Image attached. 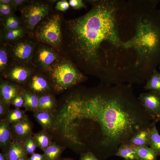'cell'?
<instances>
[{
    "label": "cell",
    "mask_w": 160,
    "mask_h": 160,
    "mask_svg": "<svg viewBox=\"0 0 160 160\" xmlns=\"http://www.w3.org/2000/svg\"><path fill=\"white\" fill-rule=\"evenodd\" d=\"M116 11L113 1H96L84 15L69 20L68 45L72 53L86 63L100 66L103 43L116 45L118 42Z\"/></svg>",
    "instance_id": "cell-1"
},
{
    "label": "cell",
    "mask_w": 160,
    "mask_h": 160,
    "mask_svg": "<svg viewBox=\"0 0 160 160\" xmlns=\"http://www.w3.org/2000/svg\"><path fill=\"white\" fill-rule=\"evenodd\" d=\"M157 120L160 121V113L156 118Z\"/></svg>",
    "instance_id": "cell-41"
},
{
    "label": "cell",
    "mask_w": 160,
    "mask_h": 160,
    "mask_svg": "<svg viewBox=\"0 0 160 160\" xmlns=\"http://www.w3.org/2000/svg\"><path fill=\"white\" fill-rule=\"evenodd\" d=\"M6 26L10 29L17 28L19 25L17 20L13 16L8 17L6 21Z\"/></svg>",
    "instance_id": "cell-29"
},
{
    "label": "cell",
    "mask_w": 160,
    "mask_h": 160,
    "mask_svg": "<svg viewBox=\"0 0 160 160\" xmlns=\"http://www.w3.org/2000/svg\"><path fill=\"white\" fill-rule=\"evenodd\" d=\"M25 151L27 155H31L35 153L37 145L33 136L28 139L24 143Z\"/></svg>",
    "instance_id": "cell-26"
},
{
    "label": "cell",
    "mask_w": 160,
    "mask_h": 160,
    "mask_svg": "<svg viewBox=\"0 0 160 160\" xmlns=\"http://www.w3.org/2000/svg\"><path fill=\"white\" fill-rule=\"evenodd\" d=\"M63 148L52 142L44 152L45 160H59Z\"/></svg>",
    "instance_id": "cell-18"
},
{
    "label": "cell",
    "mask_w": 160,
    "mask_h": 160,
    "mask_svg": "<svg viewBox=\"0 0 160 160\" xmlns=\"http://www.w3.org/2000/svg\"><path fill=\"white\" fill-rule=\"evenodd\" d=\"M27 156H25L17 160H28Z\"/></svg>",
    "instance_id": "cell-40"
},
{
    "label": "cell",
    "mask_w": 160,
    "mask_h": 160,
    "mask_svg": "<svg viewBox=\"0 0 160 160\" xmlns=\"http://www.w3.org/2000/svg\"><path fill=\"white\" fill-rule=\"evenodd\" d=\"M0 11L2 14L5 15H8L10 12V8L8 4H0Z\"/></svg>",
    "instance_id": "cell-35"
},
{
    "label": "cell",
    "mask_w": 160,
    "mask_h": 160,
    "mask_svg": "<svg viewBox=\"0 0 160 160\" xmlns=\"http://www.w3.org/2000/svg\"><path fill=\"white\" fill-rule=\"evenodd\" d=\"M59 160H73L71 159L68 158H63L61 159H59Z\"/></svg>",
    "instance_id": "cell-42"
},
{
    "label": "cell",
    "mask_w": 160,
    "mask_h": 160,
    "mask_svg": "<svg viewBox=\"0 0 160 160\" xmlns=\"http://www.w3.org/2000/svg\"><path fill=\"white\" fill-rule=\"evenodd\" d=\"M34 116L43 129L49 131L56 129L55 117L52 113L36 111L34 112Z\"/></svg>",
    "instance_id": "cell-9"
},
{
    "label": "cell",
    "mask_w": 160,
    "mask_h": 160,
    "mask_svg": "<svg viewBox=\"0 0 160 160\" xmlns=\"http://www.w3.org/2000/svg\"><path fill=\"white\" fill-rule=\"evenodd\" d=\"M38 98L39 105L37 111L52 113L55 106V102L52 97L49 95H46Z\"/></svg>",
    "instance_id": "cell-20"
},
{
    "label": "cell",
    "mask_w": 160,
    "mask_h": 160,
    "mask_svg": "<svg viewBox=\"0 0 160 160\" xmlns=\"http://www.w3.org/2000/svg\"><path fill=\"white\" fill-rule=\"evenodd\" d=\"M13 142L10 124L5 119L0 121V148L4 153Z\"/></svg>",
    "instance_id": "cell-8"
},
{
    "label": "cell",
    "mask_w": 160,
    "mask_h": 160,
    "mask_svg": "<svg viewBox=\"0 0 160 160\" xmlns=\"http://www.w3.org/2000/svg\"><path fill=\"white\" fill-rule=\"evenodd\" d=\"M33 137L37 147L43 151L52 143L50 137L47 131L44 129L33 134Z\"/></svg>",
    "instance_id": "cell-16"
},
{
    "label": "cell",
    "mask_w": 160,
    "mask_h": 160,
    "mask_svg": "<svg viewBox=\"0 0 160 160\" xmlns=\"http://www.w3.org/2000/svg\"><path fill=\"white\" fill-rule=\"evenodd\" d=\"M7 62V57L5 50L1 49L0 50V70H3L6 68Z\"/></svg>",
    "instance_id": "cell-28"
},
{
    "label": "cell",
    "mask_w": 160,
    "mask_h": 160,
    "mask_svg": "<svg viewBox=\"0 0 160 160\" xmlns=\"http://www.w3.org/2000/svg\"><path fill=\"white\" fill-rule=\"evenodd\" d=\"M149 134V144L150 148L160 155V135L155 125L148 129Z\"/></svg>",
    "instance_id": "cell-21"
},
{
    "label": "cell",
    "mask_w": 160,
    "mask_h": 160,
    "mask_svg": "<svg viewBox=\"0 0 160 160\" xmlns=\"http://www.w3.org/2000/svg\"><path fill=\"white\" fill-rule=\"evenodd\" d=\"M68 2L70 5L74 9H78L85 7L84 3L81 0H69Z\"/></svg>",
    "instance_id": "cell-31"
},
{
    "label": "cell",
    "mask_w": 160,
    "mask_h": 160,
    "mask_svg": "<svg viewBox=\"0 0 160 160\" xmlns=\"http://www.w3.org/2000/svg\"><path fill=\"white\" fill-rule=\"evenodd\" d=\"M24 143L13 141L7 151L4 153L8 160H17L27 155Z\"/></svg>",
    "instance_id": "cell-12"
},
{
    "label": "cell",
    "mask_w": 160,
    "mask_h": 160,
    "mask_svg": "<svg viewBox=\"0 0 160 160\" xmlns=\"http://www.w3.org/2000/svg\"><path fill=\"white\" fill-rule=\"evenodd\" d=\"M115 155L126 160H140L131 144H123L119 148Z\"/></svg>",
    "instance_id": "cell-17"
},
{
    "label": "cell",
    "mask_w": 160,
    "mask_h": 160,
    "mask_svg": "<svg viewBox=\"0 0 160 160\" xmlns=\"http://www.w3.org/2000/svg\"><path fill=\"white\" fill-rule=\"evenodd\" d=\"M138 99L147 113L156 118L160 113V93L151 90L140 94Z\"/></svg>",
    "instance_id": "cell-7"
},
{
    "label": "cell",
    "mask_w": 160,
    "mask_h": 160,
    "mask_svg": "<svg viewBox=\"0 0 160 160\" xmlns=\"http://www.w3.org/2000/svg\"><path fill=\"white\" fill-rule=\"evenodd\" d=\"M145 88L146 90L160 93V73L156 70H154Z\"/></svg>",
    "instance_id": "cell-24"
},
{
    "label": "cell",
    "mask_w": 160,
    "mask_h": 160,
    "mask_svg": "<svg viewBox=\"0 0 160 160\" xmlns=\"http://www.w3.org/2000/svg\"><path fill=\"white\" fill-rule=\"evenodd\" d=\"M79 160H99L94 154L90 152L82 153Z\"/></svg>",
    "instance_id": "cell-32"
},
{
    "label": "cell",
    "mask_w": 160,
    "mask_h": 160,
    "mask_svg": "<svg viewBox=\"0 0 160 160\" xmlns=\"http://www.w3.org/2000/svg\"><path fill=\"white\" fill-rule=\"evenodd\" d=\"M13 141L24 143L33 136V125L28 117L20 121L10 124Z\"/></svg>",
    "instance_id": "cell-6"
},
{
    "label": "cell",
    "mask_w": 160,
    "mask_h": 160,
    "mask_svg": "<svg viewBox=\"0 0 160 160\" xmlns=\"http://www.w3.org/2000/svg\"><path fill=\"white\" fill-rule=\"evenodd\" d=\"M138 103L130 87L123 85L118 95L108 97L106 136L108 143L123 141L138 128L140 115L136 106Z\"/></svg>",
    "instance_id": "cell-2"
},
{
    "label": "cell",
    "mask_w": 160,
    "mask_h": 160,
    "mask_svg": "<svg viewBox=\"0 0 160 160\" xmlns=\"http://www.w3.org/2000/svg\"><path fill=\"white\" fill-rule=\"evenodd\" d=\"M61 21L57 14L47 18L38 28L36 34L37 39L53 47L58 46L62 40Z\"/></svg>",
    "instance_id": "cell-4"
},
{
    "label": "cell",
    "mask_w": 160,
    "mask_h": 160,
    "mask_svg": "<svg viewBox=\"0 0 160 160\" xmlns=\"http://www.w3.org/2000/svg\"><path fill=\"white\" fill-rule=\"evenodd\" d=\"M17 89L14 85L7 83H4L0 86L1 99L7 105L17 96Z\"/></svg>",
    "instance_id": "cell-15"
},
{
    "label": "cell",
    "mask_w": 160,
    "mask_h": 160,
    "mask_svg": "<svg viewBox=\"0 0 160 160\" xmlns=\"http://www.w3.org/2000/svg\"><path fill=\"white\" fill-rule=\"evenodd\" d=\"M57 57L55 52L51 49L42 47L38 50L37 60L39 64L44 68L50 66L56 60Z\"/></svg>",
    "instance_id": "cell-11"
},
{
    "label": "cell",
    "mask_w": 160,
    "mask_h": 160,
    "mask_svg": "<svg viewBox=\"0 0 160 160\" xmlns=\"http://www.w3.org/2000/svg\"><path fill=\"white\" fill-rule=\"evenodd\" d=\"M140 160H156L158 153L146 145L136 146L131 144Z\"/></svg>",
    "instance_id": "cell-13"
},
{
    "label": "cell",
    "mask_w": 160,
    "mask_h": 160,
    "mask_svg": "<svg viewBox=\"0 0 160 160\" xmlns=\"http://www.w3.org/2000/svg\"><path fill=\"white\" fill-rule=\"evenodd\" d=\"M25 1L22 0H15L12 1H11L15 5L17 6L23 3Z\"/></svg>",
    "instance_id": "cell-37"
},
{
    "label": "cell",
    "mask_w": 160,
    "mask_h": 160,
    "mask_svg": "<svg viewBox=\"0 0 160 160\" xmlns=\"http://www.w3.org/2000/svg\"><path fill=\"white\" fill-rule=\"evenodd\" d=\"M24 103L23 106L26 110L33 111H37L39 105V98L32 93L25 91L23 93Z\"/></svg>",
    "instance_id": "cell-19"
},
{
    "label": "cell",
    "mask_w": 160,
    "mask_h": 160,
    "mask_svg": "<svg viewBox=\"0 0 160 160\" xmlns=\"http://www.w3.org/2000/svg\"><path fill=\"white\" fill-rule=\"evenodd\" d=\"M48 6L39 2L29 4L21 10L24 23L27 28L31 30L48 15Z\"/></svg>",
    "instance_id": "cell-5"
},
{
    "label": "cell",
    "mask_w": 160,
    "mask_h": 160,
    "mask_svg": "<svg viewBox=\"0 0 160 160\" xmlns=\"http://www.w3.org/2000/svg\"><path fill=\"white\" fill-rule=\"evenodd\" d=\"M0 160H8L4 153L0 152Z\"/></svg>",
    "instance_id": "cell-38"
},
{
    "label": "cell",
    "mask_w": 160,
    "mask_h": 160,
    "mask_svg": "<svg viewBox=\"0 0 160 160\" xmlns=\"http://www.w3.org/2000/svg\"><path fill=\"white\" fill-rule=\"evenodd\" d=\"M32 90L36 92H41L45 91L48 87L47 81L43 77L38 75H34L30 83Z\"/></svg>",
    "instance_id": "cell-22"
},
{
    "label": "cell",
    "mask_w": 160,
    "mask_h": 160,
    "mask_svg": "<svg viewBox=\"0 0 160 160\" xmlns=\"http://www.w3.org/2000/svg\"><path fill=\"white\" fill-rule=\"evenodd\" d=\"M6 104L1 99L0 101V117L5 115L7 114L8 112L7 111L6 109Z\"/></svg>",
    "instance_id": "cell-36"
},
{
    "label": "cell",
    "mask_w": 160,
    "mask_h": 160,
    "mask_svg": "<svg viewBox=\"0 0 160 160\" xmlns=\"http://www.w3.org/2000/svg\"><path fill=\"white\" fill-rule=\"evenodd\" d=\"M50 75L55 88L58 90L67 89L82 77L73 64L66 60L55 63L51 67Z\"/></svg>",
    "instance_id": "cell-3"
},
{
    "label": "cell",
    "mask_w": 160,
    "mask_h": 160,
    "mask_svg": "<svg viewBox=\"0 0 160 160\" xmlns=\"http://www.w3.org/2000/svg\"><path fill=\"white\" fill-rule=\"evenodd\" d=\"M30 73V71L27 68L16 66L11 69L9 75L10 78L13 80L23 82L27 79Z\"/></svg>",
    "instance_id": "cell-14"
},
{
    "label": "cell",
    "mask_w": 160,
    "mask_h": 160,
    "mask_svg": "<svg viewBox=\"0 0 160 160\" xmlns=\"http://www.w3.org/2000/svg\"><path fill=\"white\" fill-rule=\"evenodd\" d=\"M12 104L17 108H20L23 105L24 99L23 97L17 95L11 101Z\"/></svg>",
    "instance_id": "cell-33"
},
{
    "label": "cell",
    "mask_w": 160,
    "mask_h": 160,
    "mask_svg": "<svg viewBox=\"0 0 160 160\" xmlns=\"http://www.w3.org/2000/svg\"><path fill=\"white\" fill-rule=\"evenodd\" d=\"M33 48L32 45L28 42H21L16 44L12 49L13 56L22 61H26L31 58Z\"/></svg>",
    "instance_id": "cell-10"
},
{
    "label": "cell",
    "mask_w": 160,
    "mask_h": 160,
    "mask_svg": "<svg viewBox=\"0 0 160 160\" xmlns=\"http://www.w3.org/2000/svg\"><path fill=\"white\" fill-rule=\"evenodd\" d=\"M28 160H45V159L44 154L34 153L28 158Z\"/></svg>",
    "instance_id": "cell-34"
},
{
    "label": "cell",
    "mask_w": 160,
    "mask_h": 160,
    "mask_svg": "<svg viewBox=\"0 0 160 160\" xmlns=\"http://www.w3.org/2000/svg\"><path fill=\"white\" fill-rule=\"evenodd\" d=\"M0 4H8L11 1L9 0H1Z\"/></svg>",
    "instance_id": "cell-39"
},
{
    "label": "cell",
    "mask_w": 160,
    "mask_h": 160,
    "mask_svg": "<svg viewBox=\"0 0 160 160\" xmlns=\"http://www.w3.org/2000/svg\"><path fill=\"white\" fill-rule=\"evenodd\" d=\"M23 33V31L20 28L10 29L6 33V37L8 40H14L20 36Z\"/></svg>",
    "instance_id": "cell-27"
},
{
    "label": "cell",
    "mask_w": 160,
    "mask_h": 160,
    "mask_svg": "<svg viewBox=\"0 0 160 160\" xmlns=\"http://www.w3.org/2000/svg\"><path fill=\"white\" fill-rule=\"evenodd\" d=\"M159 68H160V67H159Z\"/></svg>",
    "instance_id": "cell-43"
},
{
    "label": "cell",
    "mask_w": 160,
    "mask_h": 160,
    "mask_svg": "<svg viewBox=\"0 0 160 160\" xmlns=\"http://www.w3.org/2000/svg\"><path fill=\"white\" fill-rule=\"evenodd\" d=\"M4 119L10 124L21 121L27 117L24 112L18 108L8 111Z\"/></svg>",
    "instance_id": "cell-25"
},
{
    "label": "cell",
    "mask_w": 160,
    "mask_h": 160,
    "mask_svg": "<svg viewBox=\"0 0 160 160\" xmlns=\"http://www.w3.org/2000/svg\"><path fill=\"white\" fill-rule=\"evenodd\" d=\"M70 5L66 0H63L58 1L56 4L55 8L57 10L64 11L69 8Z\"/></svg>",
    "instance_id": "cell-30"
},
{
    "label": "cell",
    "mask_w": 160,
    "mask_h": 160,
    "mask_svg": "<svg viewBox=\"0 0 160 160\" xmlns=\"http://www.w3.org/2000/svg\"><path fill=\"white\" fill-rule=\"evenodd\" d=\"M149 134L148 130H143L139 131L130 139L132 144L136 146L146 145L149 144Z\"/></svg>",
    "instance_id": "cell-23"
}]
</instances>
